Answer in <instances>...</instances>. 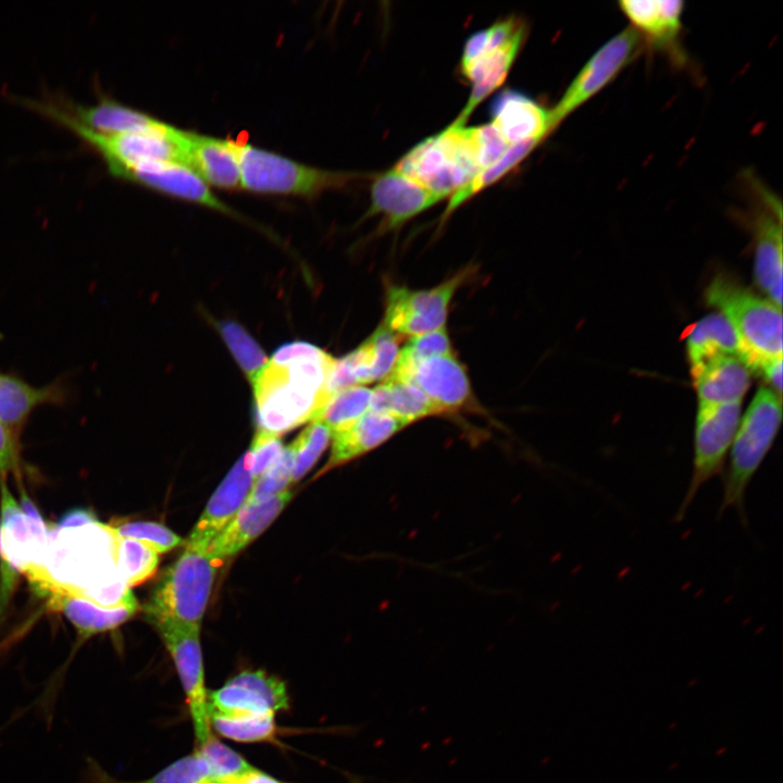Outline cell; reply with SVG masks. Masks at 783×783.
Wrapping results in <instances>:
<instances>
[{
	"instance_id": "484cf974",
	"label": "cell",
	"mask_w": 783,
	"mask_h": 783,
	"mask_svg": "<svg viewBox=\"0 0 783 783\" xmlns=\"http://www.w3.org/2000/svg\"><path fill=\"white\" fill-rule=\"evenodd\" d=\"M524 34L518 35L501 46L486 50L462 70L464 76L470 80L472 89L464 109L455 121L456 123L464 125L473 109L502 84L520 50Z\"/></svg>"
},
{
	"instance_id": "83f0119b",
	"label": "cell",
	"mask_w": 783,
	"mask_h": 783,
	"mask_svg": "<svg viewBox=\"0 0 783 783\" xmlns=\"http://www.w3.org/2000/svg\"><path fill=\"white\" fill-rule=\"evenodd\" d=\"M53 610L61 611L75 626L79 644L89 637L117 627L133 617L138 602L116 608H102L88 600L62 593L46 596Z\"/></svg>"
},
{
	"instance_id": "e575fe53",
	"label": "cell",
	"mask_w": 783,
	"mask_h": 783,
	"mask_svg": "<svg viewBox=\"0 0 783 783\" xmlns=\"http://www.w3.org/2000/svg\"><path fill=\"white\" fill-rule=\"evenodd\" d=\"M159 554L134 538L122 537L119 544V569L128 587L141 584L157 571Z\"/></svg>"
},
{
	"instance_id": "d590c367",
	"label": "cell",
	"mask_w": 783,
	"mask_h": 783,
	"mask_svg": "<svg viewBox=\"0 0 783 783\" xmlns=\"http://www.w3.org/2000/svg\"><path fill=\"white\" fill-rule=\"evenodd\" d=\"M295 453L293 445L284 447L273 463L252 483L246 504L268 500L291 484Z\"/></svg>"
},
{
	"instance_id": "ee69618b",
	"label": "cell",
	"mask_w": 783,
	"mask_h": 783,
	"mask_svg": "<svg viewBox=\"0 0 783 783\" xmlns=\"http://www.w3.org/2000/svg\"><path fill=\"white\" fill-rule=\"evenodd\" d=\"M9 473L17 478L20 474V437L12 434L0 421V478L4 481Z\"/></svg>"
},
{
	"instance_id": "7a4b0ae2",
	"label": "cell",
	"mask_w": 783,
	"mask_h": 783,
	"mask_svg": "<svg viewBox=\"0 0 783 783\" xmlns=\"http://www.w3.org/2000/svg\"><path fill=\"white\" fill-rule=\"evenodd\" d=\"M705 297L732 325L741 359L750 371L760 372L767 363L782 357L781 307L722 274L711 281Z\"/></svg>"
},
{
	"instance_id": "60d3db41",
	"label": "cell",
	"mask_w": 783,
	"mask_h": 783,
	"mask_svg": "<svg viewBox=\"0 0 783 783\" xmlns=\"http://www.w3.org/2000/svg\"><path fill=\"white\" fill-rule=\"evenodd\" d=\"M122 537L134 538L151 547L158 554H164L185 545V540L170 529L158 522L133 521L113 526Z\"/></svg>"
},
{
	"instance_id": "e0dca14e",
	"label": "cell",
	"mask_w": 783,
	"mask_h": 783,
	"mask_svg": "<svg viewBox=\"0 0 783 783\" xmlns=\"http://www.w3.org/2000/svg\"><path fill=\"white\" fill-rule=\"evenodd\" d=\"M69 399V385L61 377L37 387L18 375L0 372V421L17 437L35 409L44 405L64 406Z\"/></svg>"
},
{
	"instance_id": "cb8c5ba5",
	"label": "cell",
	"mask_w": 783,
	"mask_h": 783,
	"mask_svg": "<svg viewBox=\"0 0 783 783\" xmlns=\"http://www.w3.org/2000/svg\"><path fill=\"white\" fill-rule=\"evenodd\" d=\"M684 3L678 0H624L620 10L632 28L652 46L672 50L678 44Z\"/></svg>"
},
{
	"instance_id": "603a6c76",
	"label": "cell",
	"mask_w": 783,
	"mask_h": 783,
	"mask_svg": "<svg viewBox=\"0 0 783 783\" xmlns=\"http://www.w3.org/2000/svg\"><path fill=\"white\" fill-rule=\"evenodd\" d=\"M188 166L207 184L240 189V167L235 141L188 132Z\"/></svg>"
},
{
	"instance_id": "6da1fadb",
	"label": "cell",
	"mask_w": 783,
	"mask_h": 783,
	"mask_svg": "<svg viewBox=\"0 0 783 783\" xmlns=\"http://www.w3.org/2000/svg\"><path fill=\"white\" fill-rule=\"evenodd\" d=\"M335 360L306 341L281 346L252 383L258 430L279 437L314 421L332 396Z\"/></svg>"
},
{
	"instance_id": "277c9868",
	"label": "cell",
	"mask_w": 783,
	"mask_h": 783,
	"mask_svg": "<svg viewBox=\"0 0 783 783\" xmlns=\"http://www.w3.org/2000/svg\"><path fill=\"white\" fill-rule=\"evenodd\" d=\"M440 199L480 172L470 127L456 122L409 150L394 167Z\"/></svg>"
},
{
	"instance_id": "7402d4cb",
	"label": "cell",
	"mask_w": 783,
	"mask_h": 783,
	"mask_svg": "<svg viewBox=\"0 0 783 783\" xmlns=\"http://www.w3.org/2000/svg\"><path fill=\"white\" fill-rule=\"evenodd\" d=\"M71 116L88 129L103 135L162 129L166 123L105 95L88 105L63 102Z\"/></svg>"
},
{
	"instance_id": "bcb514c9",
	"label": "cell",
	"mask_w": 783,
	"mask_h": 783,
	"mask_svg": "<svg viewBox=\"0 0 783 783\" xmlns=\"http://www.w3.org/2000/svg\"><path fill=\"white\" fill-rule=\"evenodd\" d=\"M776 394L782 393V357L767 363L759 372Z\"/></svg>"
},
{
	"instance_id": "f6af8a7d",
	"label": "cell",
	"mask_w": 783,
	"mask_h": 783,
	"mask_svg": "<svg viewBox=\"0 0 783 783\" xmlns=\"http://www.w3.org/2000/svg\"><path fill=\"white\" fill-rule=\"evenodd\" d=\"M98 522L96 514L89 509L75 508L65 512L58 522L59 529H72Z\"/></svg>"
},
{
	"instance_id": "ba28073f",
	"label": "cell",
	"mask_w": 783,
	"mask_h": 783,
	"mask_svg": "<svg viewBox=\"0 0 783 783\" xmlns=\"http://www.w3.org/2000/svg\"><path fill=\"white\" fill-rule=\"evenodd\" d=\"M474 271L469 265L427 289H411L393 284L387 286L382 325L399 337H412L445 327L453 296Z\"/></svg>"
},
{
	"instance_id": "5bb4252c",
	"label": "cell",
	"mask_w": 783,
	"mask_h": 783,
	"mask_svg": "<svg viewBox=\"0 0 783 783\" xmlns=\"http://www.w3.org/2000/svg\"><path fill=\"white\" fill-rule=\"evenodd\" d=\"M253 478L249 452L246 451L209 499L192 527L185 546L207 550L215 536L232 521L245 504Z\"/></svg>"
},
{
	"instance_id": "9a60e30c",
	"label": "cell",
	"mask_w": 783,
	"mask_h": 783,
	"mask_svg": "<svg viewBox=\"0 0 783 783\" xmlns=\"http://www.w3.org/2000/svg\"><path fill=\"white\" fill-rule=\"evenodd\" d=\"M117 178L194 202L215 211L237 215L221 201L208 184L189 166L179 163H147L123 172Z\"/></svg>"
},
{
	"instance_id": "ab89813d",
	"label": "cell",
	"mask_w": 783,
	"mask_h": 783,
	"mask_svg": "<svg viewBox=\"0 0 783 783\" xmlns=\"http://www.w3.org/2000/svg\"><path fill=\"white\" fill-rule=\"evenodd\" d=\"M195 748L202 753L221 783H228L252 766L243 755L225 745L214 734Z\"/></svg>"
},
{
	"instance_id": "d6a6232c",
	"label": "cell",
	"mask_w": 783,
	"mask_h": 783,
	"mask_svg": "<svg viewBox=\"0 0 783 783\" xmlns=\"http://www.w3.org/2000/svg\"><path fill=\"white\" fill-rule=\"evenodd\" d=\"M215 326L248 381L252 384L268 363V357L252 336L237 322L224 320Z\"/></svg>"
},
{
	"instance_id": "7dc6e473",
	"label": "cell",
	"mask_w": 783,
	"mask_h": 783,
	"mask_svg": "<svg viewBox=\"0 0 783 783\" xmlns=\"http://www.w3.org/2000/svg\"><path fill=\"white\" fill-rule=\"evenodd\" d=\"M228 783H286L273 775L251 766L248 770L237 775Z\"/></svg>"
},
{
	"instance_id": "1f68e13d",
	"label": "cell",
	"mask_w": 783,
	"mask_h": 783,
	"mask_svg": "<svg viewBox=\"0 0 783 783\" xmlns=\"http://www.w3.org/2000/svg\"><path fill=\"white\" fill-rule=\"evenodd\" d=\"M372 389L351 386L333 394L314 421L325 424L332 434L339 432L370 409Z\"/></svg>"
},
{
	"instance_id": "d4e9b609",
	"label": "cell",
	"mask_w": 783,
	"mask_h": 783,
	"mask_svg": "<svg viewBox=\"0 0 783 783\" xmlns=\"http://www.w3.org/2000/svg\"><path fill=\"white\" fill-rule=\"evenodd\" d=\"M698 405L741 402L750 385V370L735 356L712 360L692 373Z\"/></svg>"
},
{
	"instance_id": "8d00e7d4",
	"label": "cell",
	"mask_w": 783,
	"mask_h": 783,
	"mask_svg": "<svg viewBox=\"0 0 783 783\" xmlns=\"http://www.w3.org/2000/svg\"><path fill=\"white\" fill-rule=\"evenodd\" d=\"M452 353V346L446 327L412 336L399 350L390 374L400 373L420 361Z\"/></svg>"
},
{
	"instance_id": "74e56055",
	"label": "cell",
	"mask_w": 783,
	"mask_h": 783,
	"mask_svg": "<svg viewBox=\"0 0 783 783\" xmlns=\"http://www.w3.org/2000/svg\"><path fill=\"white\" fill-rule=\"evenodd\" d=\"M332 438L330 428L319 421H312L291 443L295 453L291 483L298 482L309 472L326 449Z\"/></svg>"
},
{
	"instance_id": "f546056e",
	"label": "cell",
	"mask_w": 783,
	"mask_h": 783,
	"mask_svg": "<svg viewBox=\"0 0 783 783\" xmlns=\"http://www.w3.org/2000/svg\"><path fill=\"white\" fill-rule=\"evenodd\" d=\"M369 410L393 415L409 425L420 419L444 414L418 386L393 377L383 380L372 389Z\"/></svg>"
},
{
	"instance_id": "7bdbcfd3",
	"label": "cell",
	"mask_w": 783,
	"mask_h": 783,
	"mask_svg": "<svg viewBox=\"0 0 783 783\" xmlns=\"http://www.w3.org/2000/svg\"><path fill=\"white\" fill-rule=\"evenodd\" d=\"M283 448L282 440L278 436L257 430L250 449L248 450L253 481L273 463Z\"/></svg>"
},
{
	"instance_id": "7c38bea8",
	"label": "cell",
	"mask_w": 783,
	"mask_h": 783,
	"mask_svg": "<svg viewBox=\"0 0 783 783\" xmlns=\"http://www.w3.org/2000/svg\"><path fill=\"white\" fill-rule=\"evenodd\" d=\"M211 714H274L289 708L285 682L264 670H244L209 691Z\"/></svg>"
},
{
	"instance_id": "5b68a950",
	"label": "cell",
	"mask_w": 783,
	"mask_h": 783,
	"mask_svg": "<svg viewBox=\"0 0 783 783\" xmlns=\"http://www.w3.org/2000/svg\"><path fill=\"white\" fill-rule=\"evenodd\" d=\"M216 566L207 550L185 546L184 552L162 574L145 606L148 621L167 620L200 625Z\"/></svg>"
},
{
	"instance_id": "f35d334b",
	"label": "cell",
	"mask_w": 783,
	"mask_h": 783,
	"mask_svg": "<svg viewBox=\"0 0 783 783\" xmlns=\"http://www.w3.org/2000/svg\"><path fill=\"white\" fill-rule=\"evenodd\" d=\"M362 345L366 350L375 382L388 377L400 350L399 336L381 325Z\"/></svg>"
},
{
	"instance_id": "ffe728a7",
	"label": "cell",
	"mask_w": 783,
	"mask_h": 783,
	"mask_svg": "<svg viewBox=\"0 0 783 783\" xmlns=\"http://www.w3.org/2000/svg\"><path fill=\"white\" fill-rule=\"evenodd\" d=\"M408 425L393 415L369 410L348 427L332 434L330 458L318 475L372 451Z\"/></svg>"
},
{
	"instance_id": "b9f144b4",
	"label": "cell",
	"mask_w": 783,
	"mask_h": 783,
	"mask_svg": "<svg viewBox=\"0 0 783 783\" xmlns=\"http://www.w3.org/2000/svg\"><path fill=\"white\" fill-rule=\"evenodd\" d=\"M480 170H484L497 160L511 146L493 123L470 127Z\"/></svg>"
},
{
	"instance_id": "ac0fdd59",
	"label": "cell",
	"mask_w": 783,
	"mask_h": 783,
	"mask_svg": "<svg viewBox=\"0 0 783 783\" xmlns=\"http://www.w3.org/2000/svg\"><path fill=\"white\" fill-rule=\"evenodd\" d=\"M0 490V561L9 563L25 575L30 571L45 569L48 545L40 543L32 533L22 508L4 481H1Z\"/></svg>"
},
{
	"instance_id": "8fae6325",
	"label": "cell",
	"mask_w": 783,
	"mask_h": 783,
	"mask_svg": "<svg viewBox=\"0 0 783 783\" xmlns=\"http://www.w3.org/2000/svg\"><path fill=\"white\" fill-rule=\"evenodd\" d=\"M643 39L625 28L608 40L584 64L555 108L549 110L550 130L606 87L636 57Z\"/></svg>"
},
{
	"instance_id": "52a82bcc",
	"label": "cell",
	"mask_w": 783,
	"mask_h": 783,
	"mask_svg": "<svg viewBox=\"0 0 783 783\" xmlns=\"http://www.w3.org/2000/svg\"><path fill=\"white\" fill-rule=\"evenodd\" d=\"M746 207L742 217L755 244L754 275L758 287L776 306L782 304V202L754 173L742 174Z\"/></svg>"
},
{
	"instance_id": "9c48e42d",
	"label": "cell",
	"mask_w": 783,
	"mask_h": 783,
	"mask_svg": "<svg viewBox=\"0 0 783 783\" xmlns=\"http://www.w3.org/2000/svg\"><path fill=\"white\" fill-rule=\"evenodd\" d=\"M169 651L182 684L195 734V746L213 731L210 724L209 689L200 644V625L161 620L151 623Z\"/></svg>"
},
{
	"instance_id": "f1b7e54d",
	"label": "cell",
	"mask_w": 783,
	"mask_h": 783,
	"mask_svg": "<svg viewBox=\"0 0 783 783\" xmlns=\"http://www.w3.org/2000/svg\"><path fill=\"white\" fill-rule=\"evenodd\" d=\"M686 351L692 373L721 357L735 356L741 359L736 334L721 313L708 314L689 328Z\"/></svg>"
},
{
	"instance_id": "3957f363",
	"label": "cell",
	"mask_w": 783,
	"mask_h": 783,
	"mask_svg": "<svg viewBox=\"0 0 783 783\" xmlns=\"http://www.w3.org/2000/svg\"><path fill=\"white\" fill-rule=\"evenodd\" d=\"M782 420L781 395L760 387L739 421L732 442L730 462L722 485L718 514L733 508L742 524H747V488L771 449Z\"/></svg>"
},
{
	"instance_id": "4316f807",
	"label": "cell",
	"mask_w": 783,
	"mask_h": 783,
	"mask_svg": "<svg viewBox=\"0 0 783 783\" xmlns=\"http://www.w3.org/2000/svg\"><path fill=\"white\" fill-rule=\"evenodd\" d=\"M80 783H221L202 753L178 758L156 774L139 781H125L112 776L95 758H85Z\"/></svg>"
},
{
	"instance_id": "8992f818",
	"label": "cell",
	"mask_w": 783,
	"mask_h": 783,
	"mask_svg": "<svg viewBox=\"0 0 783 783\" xmlns=\"http://www.w3.org/2000/svg\"><path fill=\"white\" fill-rule=\"evenodd\" d=\"M241 188L257 194L314 197L356 175L309 166L250 144L235 141Z\"/></svg>"
},
{
	"instance_id": "4dcf8cb0",
	"label": "cell",
	"mask_w": 783,
	"mask_h": 783,
	"mask_svg": "<svg viewBox=\"0 0 783 783\" xmlns=\"http://www.w3.org/2000/svg\"><path fill=\"white\" fill-rule=\"evenodd\" d=\"M210 724L220 736L237 743L272 742L278 734L274 714H211Z\"/></svg>"
},
{
	"instance_id": "d6986e66",
	"label": "cell",
	"mask_w": 783,
	"mask_h": 783,
	"mask_svg": "<svg viewBox=\"0 0 783 783\" xmlns=\"http://www.w3.org/2000/svg\"><path fill=\"white\" fill-rule=\"evenodd\" d=\"M289 489L261 502L244 504L232 521L207 548L217 563L233 557L256 539L276 519L291 499Z\"/></svg>"
},
{
	"instance_id": "30bf717a",
	"label": "cell",
	"mask_w": 783,
	"mask_h": 783,
	"mask_svg": "<svg viewBox=\"0 0 783 783\" xmlns=\"http://www.w3.org/2000/svg\"><path fill=\"white\" fill-rule=\"evenodd\" d=\"M741 421V402L698 405L694 432V457L689 483L675 513L681 522L699 489L721 473L725 456Z\"/></svg>"
},
{
	"instance_id": "2e32d148",
	"label": "cell",
	"mask_w": 783,
	"mask_h": 783,
	"mask_svg": "<svg viewBox=\"0 0 783 783\" xmlns=\"http://www.w3.org/2000/svg\"><path fill=\"white\" fill-rule=\"evenodd\" d=\"M439 200L438 196L393 169L374 179L368 215H382L384 227L394 229Z\"/></svg>"
},
{
	"instance_id": "4fadbf2b",
	"label": "cell",
	"mask_w": 783,
	"mask_h": 783,
	"mask_svg": "<svg viewBox=\"0 0 783 783\" xmlns=\"http://www.w3.org/2000/svg\"><path fill=\"white\" fill-rule=\"evenodd\" d=\"M388 377L411 382L444 414L469 408L473 402V393L467 370L453 353L420 361Z\"/></svg>"
},
{
	"instance_id": "836d02e7",
	"label": "cell",
	"mask_w": 783,
	"mask_h": 783,
	"mask_svg": "<svg viewBox=\"0 0 783 783\" xmlns=\"http://www.w3.org/2000/svg\"><path fill=\"white\" fill-rule=\"evenodd\" d=\"M540 141L527 140L511 145L509 149L490 166L482 170L468 185L455 192L448 203V215L477 191L494 184L517 166Z\"/></svg>"
},
{
	"instance_id": "44dd1931",
	"label": "cell",
	"mask_w": 783,
	"mask_h": 783,
	"mask_svg": "<svg viewBox=\"0 0 783 783\" xmlns=\"http://www.w3.org/2000/svg\"><path fill=\"white\" fill-rule=\"evenodd\" d=\"M493 124L510 145L540 141L550 130L549 111L530 97L507 89L490 105Z\"/></svg>"
}]
</instances>
